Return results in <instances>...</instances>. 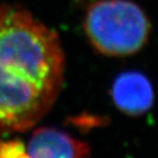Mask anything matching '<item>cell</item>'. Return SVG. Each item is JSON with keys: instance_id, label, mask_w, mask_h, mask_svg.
<instances>
[{"instance_id": "cell-1", "label": "cell", "mask_w": 158, "mask_h": 158, "mask_svg": "<svg viewBox=\"0 0 158 158\" xmlns=\"http://www.w3.org/2000/svg\"><path fill=\"white\" fill-rule=\"evenodd\" d=\"M64 72L58 35L27 10L0 8V133L33 127L56 101Z\"/></svg>"}, {"instance_id": "cell-4", "label": "cell", "mask_w": 158, "mask_h": 158, "mask_svg": "<svg viewBox=\"0 0 158 158\" xmlns=\"http://www.w3.org/2000/svg\"><path fill=\"white\" fill-rule=\"evenodd\" d=\"M112 97L115 106L123 113L139 115L152 106L154 91L149 80L143 74L126 72L114 80Z\"/></svg>"}, {"instance_id": "cell-2", "label": "cell", "mask_w": 158, "mask_h": 158, "mask_svg": "<svg viewBox=\"0 0 158 158\" xmlns=\"http://www.w3.org/2000/svg\"><path fill=\"white\" fill-rule=\"evenodd\" d=\"M89 42L99 53L112 57L131 56L146 45L151 23L146 13L130 0H98L84 20Z\"/></svg>"}, {"instance_id": "cell-5", "label": "cell", "mask_w": 158, "mask_h": 158, "mask_svg": "<svg viewBox=\"0 0 158 158\" xmlns=\"http://www.w3.org/2000/svg\"><path fill=\"white\" fill-rule=\"evenodd\" d=\"M0 158H30L27 147L20 142L0 143Z\"/></svg>"}, {"instance_id": "cell-3", "label": "cell", "mask_w": 158, "mask_h": 158, "mask_svg": "<svg viewBox=\"0 0 158 158\" xmlns=\"http://www.w3.org/2000/svg\"><path fill=\"white\" fill-rule=\"evenodd\" d=\"M30 158H89L88 144L56 128L42 127L32 134L27 146Z\"/></svg>"}]
</instances>
